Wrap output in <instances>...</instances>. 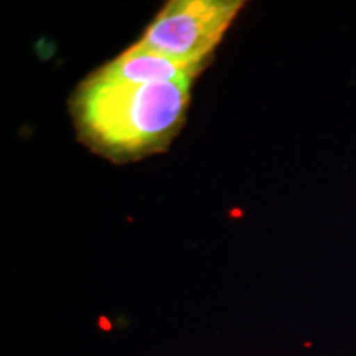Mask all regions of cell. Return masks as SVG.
Here are the masks:
<instances>
[{
    "label": "cell",
    "mask_w": 356,
    "mask_h": 356,
    "mask_svg": "<svg viewBox=\"0 0 356 356\" xmlns=\"http://www.w3.org/2000/svg\"><path fill=\"white\" fill-rule=\"evenodd\" d=\"M191 79L155 84H108L89 79L76 113L86 136L111 152L134 154L170 139L190 102Z\"/></svg>",
    "instance_id": "6da1fadb"
},
{
    "label": "cell",
    "mask_w": 356,
    "mask_h": 356,
    "mask_svg": "<svg viewBox=\"0 0 356 356\" xmlns=\"http://www.w3.org/2000/svg\"><path fill=\"white\" fill-rule=\"evenodd\" d=\"M241 7L239 0H173L132 47L200 70Z\"/></svg>",
    "instance_id": "7a4b0ae2"
},
{
    "label": "cell",
    "mask_w": 356,
    "mask_h": 356,
    "mask_svg": "<svg viewBox=\"0 0 356 356\" xmlns=\"http://www.w3.org/2000/svg\"><path fill=\"white\" fill-rule=\"evenodd\" d=\"M198 70L131 47L91 79L108 84H155L193 79Z\"/></svg>",
    "instance_id": "3957f363"
}]
</instances>
